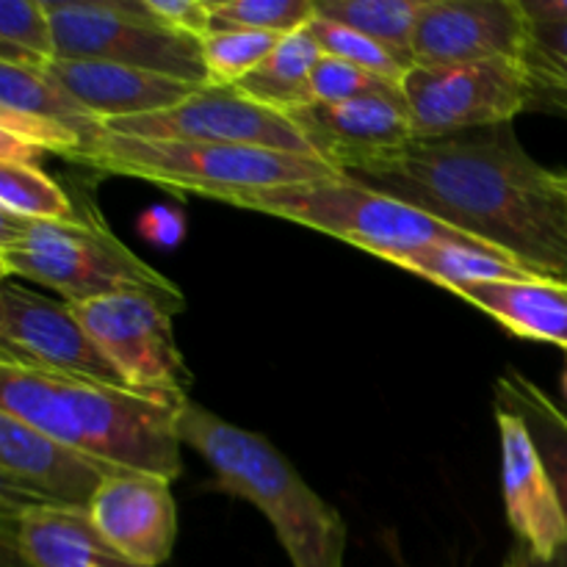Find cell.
<instances>
[{
	"label": "cell",
	"mask_w": 567,
	"mask_h": 567,
	"mask_svg": "<svg viewBox=\"0 0 567 567\" xmlns=\"http://www.w3.org/2000/svg\"><path fill=\"white\" fill-rule=\"evenodd\" d=\"M48 72L103 125L114 120H127V116L169 111L203 89L177 81V78L109 64V61L53 59L48 64Z\"/></svg>",
	"instance_id": "ac0fdd59"
},
{
	"label": "cell",
	"mask_w": 567,
	"mask_h": 567,
	"mask_svg": "<svg viewBox=\"0 0 567 567\" xmlns=\"http://www.w3.org/2000/svg\"><path fill=\"white\" fill-rule=\"evenodd\" d=\"M535 105H543V109L559 111V114H567V94L551 92V94H537Z\"/></svg>",
	"instance_id": "d590c367"
},
{
	"label": "cell",
	"mask_w": 567,
	"mask_h": 567,
	"mask_svg": "<svg viewBox=\"0 0 567 567\" xmlns=\"http://www.w3.org/2000/svg\"><path fill=\"white\" fill-rule=\"evenodd\" d=\"M502 435V491L507 524L518 540V554L548 567L567 548V518L540 449L513 410L496 404Z\"/></svg>",
	"instance_id": "5bb4252c"
},
{
	"label": "cell",
	"mask_w": 567,
	"mask_h": 567,
	"mask_svg": "<svg viewBox=\"0 0 567 567\" xmlns=\"http://www.w3.org/2000/svg\"><path fill=\"white\" fill-rule=\"evenodd\" d=\"M0 42L55 59L53 20L44 0H0Z\"/></svg>",
	"instance_id": "4dcf8cb0"
},
{
	"label": "cell",
	"mask_w": 567,
	"mask_h": 567,
	"mask_svg": "<svg viewBox=\"0 0 567 567\" xmlns=\"http://www.w3.org/2000/svg\"><path fill=\"white\" fill-rule=\"evenodd\" d=\"M219 203L327 233L338 241L365 249L374 258L424 247V244H465V247L493 249L349 175L291 183V186L249 188V192L227 194Z\"/></svg>",
	"instance_id": "8992f818"
},
{
	"label": "cell",
	"mask_w": 567,
	"mask_h": 567,
	"mask_svg": "<svg viewBox=\"0 0 567 567\" xmlns=\"http://www.w3.org/2000/svg\"><path fill=\"white\" fill-rule=\"evenodd\" d=\"M0 109L20 111V114L39 116V120L59 122L70 127L86 144L103 131V122L83 109L59 81L48 72V66H11L0 64Z\"/></svg>",
	"instance_id": "603a6c76"
},
{
	"label": "cell",
	"mask_w": 567,
	"mask_h": 567,
	"mask_svg": "<svg viewBox=\"0 0 567 567\" xmlns=\"http://www.w3.org/2000/svg\"><path fill=\"white\" fill-rule=\"evenodd\" d=\"M380 260L413 271V275L424 277V280L435 282L446 291L454 286H463V282L540 280L507 255L482 247H465V244H424V247L404 249V252L382 255Z\"/></svg>",
	"instance_id": "7402d4cb"
},
{
	"label": "cell",
	"mask_w": 567,
	"mask_h": 567,
	"mask_svg": "<svg viewBox=\"0 0 567 567\" xmlns=\"http://www.w3.org/2000/svg\"><path fill=\"white\" fill-rule=\"evenodd\" d=\"M282 37L264 31H210L203 39V59L214 86H236L252 75Z\"/></svg>",
	"instance_id": "4316f807"
},
{
	"label": "cell",
	"mask_w": 567,
	"mask_h": 567,
	"mask_svg": "<svg viewBox=\"0 0 567 567\" xmlns=\"http://www.w3.org/2000/svg\"><path fill=\"white\" fill-rule=\"evenodd\" d=\"M565 288H567V286H565Z\"/></svg>",
	"instance_id": "74e56055"
},
{
	"label": "cell",
	"mask_w": 567,
	"mask_h": 567,
	"mask_svg": "<svg viewBox=\"0 0 567 567\" xmlns=\"http://www.w3.org/2000/svg\"><path fill=\"white\" fill-rule=\"evenodd\" d=\"M524 64L532 78V92L567 94V25L565 22H532V39Z\"/></svg>",
	"instance_id": "f1b7e54d"
},
{
	"label": "cell",
	"mask_w": 567,
	"mask_h": 567,
	"mask_svg": "<svg viewBox=\"0 0 567 567\" xmlns=\"http://www.w3.org/2000/svg\"><path fill=\"white\" fill-rule=\"evenodd\" d=\"M399 89H402V83L388 81L377 72L332 59V55H321L313 70L316 103H347V100L374 97V94H393Z\"/></svg>",
	"instance_id": "f546056e"
},
{
	"label": "cell",
	"mask_w": 567,
	"mask_h": 567,
	"mask_svg": "<svg viewBox=\"0 0 567 567\" xmlns=\"http://www.w3.org/2000/svg\"><path fill=\"white\" fill-rule=\"evenodd\" d=\"M0 413L122 471L183 474L181 408L127 388L0 365Z\"/></svg>",
	"instance_id": "7a4b0ae2"
},
{
	"label": "cell",
	"mask_w": 567,
	"mask_h": 567,
	"mask_svg": "<svg viewBox=\"0 0 567 567\" xmlns=\"http://www.w3.org/2000/svg\"><path fill=\"white\" fill-rule=\"evenodd\" d=\"M0 210L33 221H64L78 214L70 194L37 164L0 161Z\"/></svg>",
	"instance_id": "d4e9b609"
},
{
	"label": "cell",
	"mask_w": 567,
	"mask_h": 567,
	"mask_svg": "<svg viewBox=\"0 0 567 567\" xmlns=\"http://www.w3.org/2000/svg\"><path fill=\"white\" fill-rule=\"evenodd\" d=\"M55 59L109 61L208 86L203 39L164 25L147 0H44Z\"/></svg>",
	"instance_id": "52a82bcc"
},
{
	"label": "cell",
	"mask_w": 567,
	"mask_h": 567,
	"mask_svg": "<svg viewBox=\"0 0 567 567\" xmlns=\"http://www.w3.org/2000/svg\"><path fill=\"white\" fill-rule=\"evenodd\" d=\"M105 540L142 567H161L177 543V504L172 482L142 471L111 476L89 507Z\"/></svg>",
	"instance_id": "2e32d148"
},
{
	"label": "cell",
	"mask_w": 567,
	"mask_h": 567,
	"mask_svg": "<svg viewBox=\"0 0 567 567\" xmlns=\"http://www.w3.org/2000/svg\"><path fill=\"white\" fill-rule=\"evenodd\" d=\"M120 471L0 413V509H89Z\"/></svg>",
	"instance_id": "7c38bea8"
},
{
	"label": "cell",
	"mask_w": 567,
	"mask_h": 567,
	"mask_svg": "<svg viewBox=\"0 0 567 567\" xmlns=\"http://www.w3.org/2000/svg\"><path fill=\"white\" fill-rule=\"evenodd\" d=\"M42 150L28 147V144L17 142L14 136L0 133V161H14V164H37L42 158Z\"/></svg>",
	"instance_id": "e575fe53"
},
{
	"label": "cell",
	"mask_w": 567,
	"mask_h": 567,
	"mask_svg": "<svg viewBox=\"0 0 567 567\" xmlns=\"http://www.w3.org/2000/svg\"><path fill=\"white\" fill-rule=\"evenodd\" d=\"M183 305V297L122 291L72 310L131 391L183 408L194 382L172 327Z\"/></svg>",
	"instance_id": "ba28073f"
},
{
	"label": "cell",
	"mask_w": 567,
	"mask_h": 567,
	"mask_svg": "<svg viewBox=\"0 0 567 567\" xmlns=\"http://www.w3.org/2000/svg\"><path fill=\"white\" fill-rule=\"evenodd\" d=\"M0 365L127 388L114 363L81 324L72 305L11 282L0 291Z\"/></svg>",
	"instance_id": "30bf717a"
},
{
	"label": "cell",
	"mask_w": 567,
	"mask_h": 567,
	"mask_svg": "<svg viewBox=\"0 0 567 567\" xmlns=\"http://www.w3.org/2000/svg\"><path fill=\"white\" fill-rule=\"evenodd\" d=\"M349 177L567 286V175L537 164L513 125L415 138Z\"/></svg>",
	"instance_id": "6da1fadb"
},
{
	"label": "cell",
	"mask_w": 567,
	"mask_h": 567,
	"mask_svg": "<svg viewBox=\"0 0 567 567\" xmlns=\"http://www.w3.org/2000/svg\"><path fill=\"white\" fill-rule=\"evenodd\" d=\"M0 271L53 288L66 305L122 291L183 297L169 277L122 244L89 203L64 221H33L0 210Z\"/></svg>",
	"instance_id": "277c9868"
},
{
	"label": "cell",
	"mask_w": 567,
	"mask_h": 567,
	"mask_svg": "<svg viewBox=\"0 0 567 567\" xmlns=\"http://www.w3.org/2000/svg\"><path fill=\"white\" fill-rule=\"evenodd\" d=\"M421 9L424 0H316V14L365 33L410 70L415 66L413 39Z\"/></svg>",
	"instance_id": "cb8c5ba5"
},
{
	"label": "cell",
	"mask_w": 567,
	"mask_h": 567,
	"mask_svg": "<svg viewBox=\"0 0 567 567\" xmlns=\"http://www.w3.org/2000/svg\"><path fill=\"white\" fill-rule=\"evenodd\" d=\"M321 55L324 53H321L319 42L308 33V28L288 33V37L280 39L275 53L252 75L236 83V89L247 94L249 100H255V103L269 105V109L282 111V114L302 109V105H310L316 100L313 70Z\"/></svg>",
	"instance_id": "44dd1931"
},
{
	"label": "cell",
	"mask_w": 567,
	"mask_h": 567,
	"mask_svg": "<svg viewBox=\"0 0 567 567\" xmlns=\"http://www.w3.org/2000/svg\"><path fill=\"white\" fill-rule=\"evenodd\" d=\"M532 22H565L567 25V0H520Z\"/></svg>",
	"instance_id": "836d02e7"
},
{
	"label": "cell",
	"mask_w": 567,
	"mask_h": 567,
	"mask_svg": "<svg viewBox=\"0 0 567 567\" xmlns=\"http://www.w3.org/2000/svg\"><path fill=\"white\" fill-rule=\"evenodd\" d=\"M183 446L208 463L216 487L271 520L293 567H343L347 524L264 435L186 402L177 413Z\"/></svg>",
	"instance_id": "3957f363"
},
{
	"label": "cell",
	"mask_w": 567,
	"mask_h": 567,
	"mask_svg": "<svg viewBox=\"0 0 567 567\" xmlns=\"http://www.w3.org/2000/svg\"><path fill=\"white\" fill-rule=\"evenodd\" d=\"M144 238H150L158 247H175L183 238V216L169 208H150L138 221Z\"/></svg>",
	"instance_id": "d6a6232c"
},
{
	"label": "cell",
	"mask_w": 567,
	"mask_h": 567,
	"mask_svg": "<svg viewBox=\"0 0 567 567\" xmlns=\"http://www.w3.org/2000/svg\"><path fill=\"white\" fill-rule=\"evenodd\" d=\"M147 6L164 25L188 33V37L205 39L214 25L208 0H147Z\"/></svg>",
	"instance_id": "1f68e13d"
},
{
	"label": "cell",
	"mask_w": 567,
	"mask_h": 567,
	"mask_svg": "<svg viewBox=\"0 0 567 567\" xmlns=\"http://www.w3.org/2000/svg\"><path fill=\"white\" fill-rule=\"evenodd\" d=\"M532 20L520 0H424L415 25V66L524 61Z\"/></svg>",
	"instance_id": "4fadbf2b"
},
{
	"label": "cell",
	"mask_w": 567,
	"mask_h": 567,
	"mask_svg": "<svg viewBox=\"0 0 567 567\" xmlns=\"http://www.w3.org/2000/svg\"><path fill=\"white\" fill-rule=\"evenodd\" d=\"M308 33L319 42L321 53L324 55L349 61V64L354 66H363V70L388 78V81L402 83L404 75L410 72V66L402 64L391 50H385L380 42L369 39L365 33L354 31V28L341 25V22L324 20V17L316 14L313 20H310Z\"/></svg>",
	"instance_id": "83f0119b"
},
{
	"label": "cell",
	"mask_w": 567,
	"mask_h": 567,
	"mask_svg": "<svg viewBox=\"0 0 567 567\" xmlns=\"http://www.w3.org/2000/svg\"><path fill=\"white\" fill-rule=\"evenodd\" d=\"M0 532L28 567H142L105 540L89 509H0Z\"/></svg>",
	"instance_id": "e0dca14e"
},
{
	"label": "cell",
	"mask_w": 567,
	"mask_h": 567,
	"mask_svg": "<svg viewBox=\"0 0 567 567\" xmlns=\"http://www.w3.org/2000/svg\"><path fill=\"white\" fill-rule=\"evenodd\" d=\"M496 404L498 408L513 410L515 415H520V421L529 430L532 441L540 449L543 460L548 465V474H551L554 487L559 493V502H563L565 518H567V413L543 391L540 385L524 377L520 371L509 369L507 374L496 380ZM507 567H540L524 557V554L515 551ZM548 567H567V548L557 557V563Z\"/></svg>",
	"instance_id": "ffe728a7"
},
{
	"label": "cell",
	"mask_w": 567,
	"mask_h": 567,
	"mask_svg": "<svg viewBox=\"0 0 567 567\" xmlns=\"http://www.w3.org/2000/svg\"><path fill=\"white\" fill-rule=\"evenodd\" d=\"M567 354V352H565ZM563 391H565V396H567V358H565V377H563Z\"/></svg>",
	"instance_id": "8d00e7d4"
},
{
	"label": "cell",
	"mask_w": 567,
	"mask_h": 567,
	"mask_svg": "<svg viewBox=\"0 0 567 567\" xmlns=\"http://www.w3.org/2000/svg\"><path fill=\"white\" fill-rule=\"evenodd\" d=\"M402 92L415 138H449L513 125L520 111L535 105L529 70L513 59L413 66L404 75Z\"/></svg>",
	"instance_id": "9c48e42d"
},
{
	"label": "cell",
	"mask_w": 567,
	"mask_h": 567,
	"mask_svg": "<svg viewBox=\"0 0 567 567\" xmlns=\"http://www.w3.org/2000/svg\"><path fill=\"white\" fill-rule=\"evenodd\" d=\"M493 316L513 336L529 341L557 343L567 352V288L548 280H493V282H463L449 288Z\"/></svg>",
	"instance_id": "d6986e66"
},
{
	"label": "cell",
	"mask_w": 567,
	"mask_h": 567,
	"mask_svg": "<svg viewBox=\"0 0 567 567\" xmlns=\"http://www.w3.org/2000/svg\"><path fill=\"white\" fill-rule=\"evenodd\" d=\"M105 131L138 138H177V142L238 144V147L280 150L316 155L308 138L282 111L260 105L236 86H203L169 111L105 122ZM319 158V155H316Z\"/></svg>",
	"instance_id": "8fae6325"
},
{
	"label": "cell",
	"mask_w": 567,
	"mask_h": 567,
	"mask_svg": "<svg viewBox=\"0 0 567 567\" xmlns=\"http://www.w3.org/2000/svg\"><path fill=\"white\" fill-rule=\"evenodd\" d=\"M210 31H264L288 37L316 17V0H208Z\"/></svg>",
	"instance_id": "484cf974"
},
{
	"label": "cell",
	"mask_w": 567,
	"mask_h": 567,
	"mask_svg": "<svg viewBox=\"0 0 567 567\" xmlns=\"http://www.w3.org/2000/svg\"><path fill=\"white\" fill-rule=\"evenodd\" d=\"M319 158L343 175L415 142L404 92L374 94L347 103H310L288 111Z\"/></svg>",
	"instance_id": "9a60e30c"
},
{
	"label": "cell",
	"mask_w": 567,
	"mask_h": 567,
	"mask_svg": "<svg viewBox=\"0 0 567 567\" xmlns=\"http://www.w3.org/2000/svg\"><path fill=\"white\" fill-rule=\"evenodd\" d=\"M75 161L105 175L136 177L172 192H194L216 203L227 194L249 192V188L291 186V183L330 181L343 175L341 169L316 155L238 147V144L120 136L105 127Z\"/></svg>",
	"instance_id": "5b68a950"
}]
</instances>
